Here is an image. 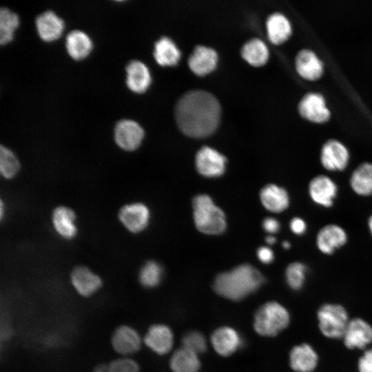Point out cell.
Returning a JSON list of instances; mask_svg holds the SVG:
<instances>
[{
    "instance_id": "cell-1",
    "label": "cell",
    "mask_w": 372,
    "mask_h": 372,
    "mask_svg": "<svg viewBox=\"0 0 372 372\" xmlns=\"http://www.w3.org/2000/svg\"><path fill=\"white\" fill-rule=\"evenodd\" d=\"M177 125L187 136L206 137L218 127L220 106L214 96L203 90L185 94L177 102L175 110Z\"/></svg>"
},
{
    "instance_id": "cell-2",
    "label": "cell",
    "mask_w": 372,
    "mask_h": 372,
    "mask_svg": "<svg viewBox=\"0 0 372 372\" xmlns=\"http://www.w3.org/2000/svg\"><path fill=\"white\" fill-rule=\"evenodd\" d=\"M263 282L260 272L245 264L217 276L213 287L221 296L236 301L256 291Z\"/></svg>"
},
{
    "instance_id": "cell-3",
    "label": "cell",
    "mask_w": 372,
    "mask_h": 372,
    "mask_svg": "<svg viewBox=\"0 0 372 372\" xmlns=\"http://www.w3.org/2000/svg\"><path fill=\"white\" fill-rule=\"evenodd\" d=\"M194 219L196 228L206 234H219L226 227L223 211L207 195L201 194L193 200Z\"/></svg>"
},
{
    "instance_id": "cell-4",
    "label": "cell",
    "mask_w": 372,
    "mask_h": 372,
    "mask_svg": "<svg viewBox=\"0 0 372 372\" xmlns=\"http://www.w3.org/2000/svg\"><path fill=\"white\" fill-rule=\"evenodd\" d=\"M254 319L256 332L261 335L274 336L287 327L289 315L280 304L269 302L258 309Z\"/></svg>"
},
{
    "instance_id": "cell-5",
    "label": "cell",
    "mask_w": 372,
    "mask_h": 372,
    "mask_svg": "<svg viewBox=\"0 0 372 372\" xmlns=\"http://www.w3.org/2000/svg\"><path fill=\"white\" fill-rule=\"evenodd\" d=\"M318 319L322 334L331 338H342L349 322L344 308L335 304L321 307L318 311Z\"/></svg>"
},
{
    "instance_id": "cell-6",
    "label": "cell",
    "mask_w": 372,
    "mask_h": 372,
    "mask_svg": "<svg viewBox=\"0 0 372 372\" xmlns=\"http://www.w3.org/2000/svg\"><path fill=\"white\" fill-rule=\"evenodd\" d=\"M114 138L116 145L125 151L136 149L144 138V130L136 121L130 119L119 121L115 125Z\"/></svg>"
},
{
    "instance_id": "cell-7",
    "label": "cell",
    "mask_w": 372,
    "mask_h": 372,
    "mask_svg": "<svg viewBox=\"0 0 372 372\" xmlns=\"http://www.w3.org/2000/svg\"><path fill=\"white\" fill-rule=\"evenodd\" d=\"M308 191L313 203L323 207H331L337 196L338 187L328 176L320 174L310 180Z\"/></svg>"
},
{
    "instance_id": "cell-8",
    "label": "cell",
    "mask_w": 372,
    "mask_h": 372,
    "mask_svg": "<svg viewBox=\"0 0 372 372\" xmlns=\"http://www.w3.org/2000/svg\"><path fill=\"white\" fill-rule=\"evenodd\" d=\"M349 153L347 148L336 140H329L322 146L320 163L329 171H343L348 165Z\"/></svg>"
},
{
    "instance_id": "cell-9",
    "label": "cell",
    "mask_w": 372,
    "mask_h": 372,
    "mask_svg": "<svg viewBox=\"0 0 372 372\" xmlns=\"http://www.w3.org/2000/svg\"><path fill=\"white\" fill-rule=\"evenodd\" d=\"M226 158L209 147H202L196 156L198 172L207 177H216L225 169Z\"/></svg>"
},
{
    "instance_id": "cell-10",
    "label": "cell",
    "mask_w": 372,
    "mask_h": 372,
    "mask_svg": "<svg viewBox=\"0 0 372 372\" xmlns=\"http://www.w3.org/2000/svg\"><path fill=\"white\" fill-rule=\"evenodd\" d=\"M111 344L116 353L126 357L140 349L141 339L134 328L128 325H121L114 331Z\"/></svg>"
},
{
    "instance_id": "cell-11",
    "label": "cell",
    "mask_w": 372,
    "mask_h": 372,
    "mask_svg": "<svg viewBox=\"0 0 372 372\" xmlns=\"http://www.w3.org/2000/svg\"><path fill=\"white\" fill-rule=\"evenodd\" d=\"M118 218L128 231L138 233L147 227L149 219V211L142 203L125 205L120 209Z\"/></svg>"
},
{
    "instance_id": "cell-12",
    "label": "cell",
    "mask_w": 372,
    "mask_h": 372,
    "mask_svg": "<svg viewBox=\"0 0 372 372\" xmlns=\"http://www.w3.org/2000/svg\"><path fill=\"white\" fill-rule=\"evenodd\" d=\"M347 234L344 229L336 224L322 227L316 236V246L324 254L331 255L335 249L346 244Z\"/></svg>"
},
{
    "instance_id": "cell-13",
    "label": "cell",
    "mask_w": 372,
    "mask_h": 372,
    "mask_svg": "<svg viewBox=\"0 0 372 372\" xmlns=\"http://www.w3.org/2000/svg\"><path fill=\"white\" fill-rule=\"evenodd\" d=\"M298 110L303 118L314 123L327 122L330 117L324 99L318 93L307 94L300 101Z\"/></svg>"
},
{
    "instance_id": "cell-14",
    "label": "cell",
    "mask_w": 372,
    "mask_h": 372,
    "mask_svg": "<svg viewBox=\"0 0 372 372\" xmlns=\"http://www.w3.org/2000/svg\"><path fill=\"white\" fill-rule=\"evenodd\" d=\"M349 349H364L372 342V327L364 320L355 318L349 322L343 335Z\"/></svg>"
},
{
    "instance_id": "cell-15",
    "label": "cell",
    "mask_w": 372,
    "mask_h": 372,
    "mask_svg": "<svg viewBox=\"0 0 372 372\" xmlns=\"http://www.w3.org/2000/svg\"><path fill=\"white\" fill-rule=\"evenodd\" d=\"M70 278L74 289L83 297L92 296L102 286L100 276L84 266L75 267L71 273Z\"/></svg>"
},
{
    "instance_id": "cell-16",
    "label": "cell",
    "mask_w": 372,
    "mask_h": 372,
    "mask_svg": "<svg viewBox=\"0 0 372 372\" xmlns=\"http://www.w3.org/2000/svg\"><path fill=\"white\" fill-rule=\"evenodd\" d=\"M36 29L39 37L45 42L58 39L64 29V22L52 10L39 14L35 20Z\"/></svg>"
},
{
    "instance_id": "cell-17",
    "label": "cell",
    "mask_w": 372,
    "mask_h": 372,
    "mask_svg": "<svg viewBox=\"0 0 372 372\" xmlns=\"http://www.w3.org/2000/svg\"><path fill=\"white\" fill-rule=\"evenodd\" d=\"M145 344L158 354L169 351L173 344V335L170 329L163 324H154L149 327L144 338Z\"/></svg>"
},
{
    "instance_id": "cell-18",
    "label": "cell",
    "mask_w": 372,
    "mask_h": 372,
    "mask_svg": "<svg viewBox=\"0 0 372 372\" xmlns=\"http://www.w3.org/2000/svg\"><path fill=\"white\" fill-rule=\"evenodd\" d=\"M218 61L217 53L212 48L197 46L189 57L188 64L197 75H205L214 70Z\"/></svg>"
},
{
    "instance_id": "cell-19",
    "label": "cell",
    "mask_w": 372,
    "mask_h": 372,
    "mask_svg": "<svg viewBox=\"0 0 372 372\" xmlns=\"http://www.w3.org/2000/svg\"><path fill=\"white\" fill-rule=\"evenodd\" d=\"M150 83V72L143 62L134 60L128 63L126 66V85L131 91L143 93Z\"/></svg>"
},
{
    "instance_id": "cell-20",
    "label": "cell",
    "mask_w": 372,
    "mask_h": 372,
    "mask_svg": "<svg viewBox=\"0 0 372 372\" xmlns=\"http://www.w3.org/2000/svg\"><path fill=\"white\" fill-rule=\"evenodd\" d=\"M296 68L304 79L314 81L323 73V65L316 54L311 50H300L296 58Z\"/></svg>"
},
{
    "instance_id": "cell-21",
    "label": "cell",
    "mask_w": 372,
    "mask_h": 372,
    "mask_svg": "<svg viewBox=\"0 0 372 372\" xmlns=\"http://www.w3.org/2000/svg\"><path fill=\"white\" fill-rule=\"evenodd\" d=\"M211 343L218 353L227 356L234 353L240 346L241 339L234 329L228 327H223L213 333Z\"/></svg>"
},
{
    "instance_id": "cell-22",
    "label": "cell",
    "mask_w": 372,
    "mask_h": 372,
    "mask_svg": "<svg viewBox=\"0 0 372 372\" xmlns=\"http://www.w3.org/2000/svg\"><path fill=\"white\" fill-rule=\"evenodd\" d=\"M260 197L263 206L271 212H282L289 205L287 192L274 184H269L264 187L260 192Z\"/></svg>"
},
{
    "instance_id": "cell-23",
    "label": "cell",
    "mask_w": 372,
    "mask_h": 372,
    "mask_svg": "<svg viewBox=\"0 0 372 372\" xmlns=\"http://www.w3.org/2000/svg\"><path fill=\"white\" fill-rule=\"evenodd\" d=\"M291 367L297 372H311L318 364V355L307 344L294 347L289 356Z\"/></svg>"
},
{
    "instance_id": "cell-24",
    "label": "cell",
    "mask_w": 372,
    "mask_h": 372,
    "mask_svg": "<svg viewBox=\"0 0 372 372\" xmlns=\"http://www.w3.org/2000/svg\"><path fill=\"white\" fill-rule=\"evenodd\" d=\"M92 41L84 32L74 30L70 32L65 38V48L69 56L79 61L87 57L92 50Z\"/></svg>"
},
{
    "instance_id": "cell-25",
    "label": "cell",
    "mask_w": 372,
    "mask_h": 372,
    "mask_svg": "<svg viewBox=\"0 0 372 372\" xmlns=\"http://www.w3.org/2000/svg\"><path fill=\"white\" fill-rule=\"evenodd\" d=\"M52 219L54 229L61 237L71 239L76 236V216L72 209L59 206L54 209Z\"/></svg>"
},
{
    "instance_id": "cell-26",
    "label": "cell",
    "mask_w": 372,
    "mask_h": 372,
    "mask_svg": "<svg viewBox=\"0 0 372 372\" xmlns=\"http://www.w3.org/2000/svg\"><path fill=\"white\" fill-rule=\"evenodd\" d=\"M352 190L359 196L372 195V163H363L352 172L350 180Z\"/></svg>"
},
{
    "instance_id": "cell-27",
    "label": "cell",
    "mask_w": 372,
    "mask_h": 372,
    "mask_svg": "<svg viewBox=\"0 0 372 372\" xmlns=\"http://www.w3.org/2000/svg\"><path fill=\"white\" fill-rule=\"evenodd\" d=\"M267 30L269 40L274 44L285 41L291 33L288 19L280 13H274L267 21Z\"/></svg>"
},
{
    "instance_id": "cell-28",
    "label": "cell",
    "mask_w": 372,
    "mask_h": 372,
    "mask_svg": "<svg viewBox=\"0 0 372 372\" xmlns=\"http://www.w3.org/2000/svg\"><path fill=\"white\" fill-rule=\"evenodd\" d=\"M154 56L159 65L171 66L179 61L180 52L172 39L163 37L154 45Z\"/></svg>"
},
{
    "instance_id": "cell-29",
    "label": "cell",
    "mask_w": 372,
    "mask_h": 372,
    "mask_svg": "<svg viewBox=\"0 0 372 372\" xmlns=\"http://www.w3.org/2000/svg\"><path fill=\"white\" fill-rule=\"evenodd\" d=\"M200 365L197 354L183 347L173 354L170 360L174 372H197Z\"/></svg>"
},
{
    "instance_id": "cell-30",
    "label": "cell",
    "mask_w": 372,
    "mask_h": 372,
    "mask_svg": "<svg viewBox=\"0 0 372 372\" xmlns=\"http://www.w3.org/2000/svg\"><path fill=\"white\" fill-rule=\"evenodd\" d=\"M242 56L251 65L260 66L267 62L269 58V50L262 41L253 39L242 47Z\"/></svg>"
},
{
    "instance_id": "cell-31",
    "label": "cell",
    "mask_w": 372,
    "mask_h": 372,
    "mask_svg": "<svg viewBox=\"0 0 372 372\" xmlns=\"http://www.w3.org/2000/svg\"><path fill=\"white\" fill-rule=\"evenodd\" d=\"M19 23L18 15L8 9L1 8L0 10V43L6 45L12 39L15 30Z\"/></svg>"
},
{
    "instance_id": "cell-32",
    "label": "cell",
    "mask_w": 372,
    "mask_h": 372,
    "mask_svg": "<svg viewBox=\"0 0 372 372\" xmlns=\"http://www.w3.org/2000/svg\"><path fill=\"white\" fill-rule=\"evenodd\" d=\"M163 276L161 267L154 261L146 262L138 274L140 283L145 287L153 288L161 282Z\"/></svg>"
},
{
    "instance_id": "cell-33",
    "label": "cell",
    "mask_w": 372,
    "mask_h": 372,
    "mask_svg": "<svg viewBox=\"0 0 372 372\" xmlns=\"http://www.w3.org/2000/svg\"><path fill=\"white\" fill-rule=\"evenodd\" d=\"M20 169V163L15 154L8 147H0V172L7 179L14 177Z\"/></svg>"
},
{
    "instance_id": "cell-34",
    "label": "cell",
    "mask_w": 372,
    "mask_h": 372,
    "mask_svg": "<svg viewBox=\"0 0 372 372\" xmlns=\"http://www.w3.org/2000/svg\"><path fill=\"white\" fill-rule=\"evenodd\" d=\"M307 269L304 264L294 262L286 269L285 276L288 285L294 290L302 288L306 277Z\"/></svg>"
},
{
    "instance_id": "cell-35",
    "label": "cell",
    "mask_w": 372,
    "mask_h": 372,
    "mask_svg": "<svg viewBox=\"0 0 372 372\" xmlns=\"http://www.w3.org/2000/svg\"><path fill=\"white\" fill-rule=\"evenodd\" d=\"M182 342L183 347L196 354L204 352L207 348L205 337L198 331L188 332L183 336Z\"/></svg>"
},
{
    "instance_id": "cell-36",
    "label": "cell",
    "mask_w": 372,
    "mask_h": 372,
    "mask_svg": "<svg viewBox=\"0 0 372 372\" xmlns=\"http://www.w3.org/2000/svg\"><path fill=\"white\" fill-rule=\"evenodd\" d=\"M109 372H139L138 363L127 357L112 360L107 364Z\"/></svg>"
},
{
    "instance_id": "cell-37",
    "label": "cell",
    "mask_w": 372,
    "mask_h": 372,
    "mask_svg": "<svg viewBox=\"0 0 372 372\" xmlns=\"http://www.w3.org/2000/svg\"><path fill=\"white\" fill-rule=\"evenodd\" d=\"M359 372H372V349H368L358 361Z\"/></svg>"
},
{
    "instance_id": "cell-38",
    "label": "cell",
    "mask_w": 372,
    "mask_h": 372,
    "mask_svg": "<svg viewBox=\"0 0 372 372\" xmlns=\"http://www.w3.org/2000/svg\"><path fill=\"white\" fill-rule=\"evenodd\" d=\"M290 229L293 233L296 235H302L307 230V224L305 221L299 217L292 218L289 224Z\"/></svg>"
},
{
    "instance_id": "cell-39",
    "label": "cell",
    "mask_w": 372,
    "mask_h": 372,
    "mask_svg": "<svg viewBox=\"0 0 372 372\" xmlns=\"http://www.w3.org/2000/svg\"><path fill=\"white\" fill-rule=\"evenodd\" d=\"M258 257L259 260L265 264H269L273 260V253L271 249L267 247H261L258 249Z\"/></svg>"
},
{
    "instance_id": "cell-40",
    "label": "cell",
    "mask_w": 372,
    "mask_h": 372,
    "mask_svg": "<svg viewBox=\"0 0 372 372\" xmlns=\"http://www.w3.org/2000/svg\"><path fill=\"white\" fill-rule=\"evenodd\" d=\"M262 226L264 229L270 234L276 233L280 229L279 222L276 218L271 217L263 220Z\"/></svg>"
},
{
    "instance_id": "cell-41",
    "label": "cell",
    "mask_w": 372,
    "mask_h": 372,
    "mask_svg": "<svg viewBox=\"0 0 372 372\" xmlns=\"http://www.w3.org/2000/svg\"><path fill=\"white\" fill-rule=\"evenodd\" d=\"M93 372H109L107 364H99L96 366Z\"/></svg>"
},
{
    "instance_id": "cell-42",
    "label": "cell",
    "mask_w": 372,
    "mask_h": 372,
    "mask_svg": "<svg viewBox=\"0 0 372 372\" xmlns=\"http://www.w3.org/2000/svg\"><path fill=\"white\" fill-rule=\"evenodd\" d=\"M276 238L272 236H269L266 238V242L269 245H273L276 242Z\"/></svg>"
},
{
    "instance_id": "cell-43",
    "label": "cell",
    "mask_w": 372,
    "mask_h": 372,
    "mask_svg": "<svg viewBox=\"0 0 372 372\" xmlns=\"http://www.w3.org/2000/svg\"><path fill=\"white\" fill-rule=\"evenodd\" d=\"M368 227H369L370 233H371V234L372 236V214H371V216L369 217V218L368 220Z\"/></svg>"
},
{
    "instance_id": "cell-44",
    "label": "cell",
    "mask_w": 372,
    "mask_h": 372,
    "mask_svg": "<svg viewBox=\"0 0 372 372\" xmlns=\"http://www.w3.org/2000/svg\"><path fill=\"white\" fill-rule=\"evenodd\" d=\"M282 246L285 249H289L291 246L290 243L287 241H285L282 243Z\"/></svg>"
}]
</instances>
